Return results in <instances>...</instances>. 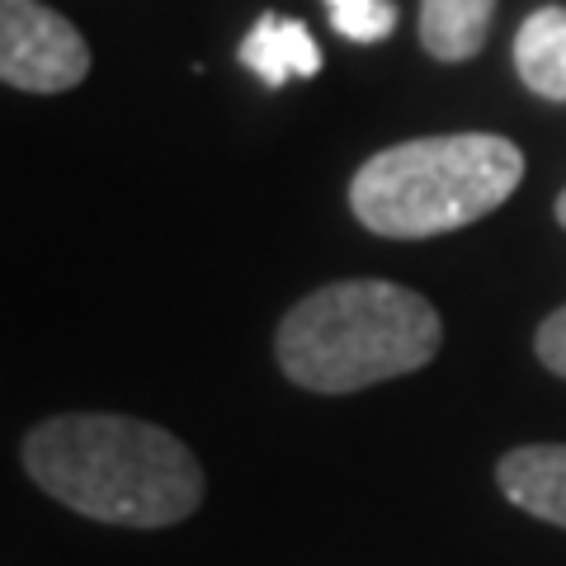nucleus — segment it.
<instances>
[{"label":"nucleus","instance_id":"1","mask_svg":"<svg viewBox=\"0 0 566 566\" xmlns=\"http://www.w3.org/2000/svg\"><path fill=\"white\" fill-rule=\"evenodd\" d=\"M24 468L85 520L161 528L199 510L203 468L185 439L133 416H52L24 439Z\"/></svg>","mask_w":566,"mask_h":566},{"label":"nucleus","instance_id":"2","mask_svg":"<svg viewBox=\"0 0 566 566\" xmlns=\"http://www.w3.org/2000/svg\"><path fill=\"white\" fill-rule=\"evenodd\" d=\"M444 322L430 297L387 279H345L307 293L279 326V368L307 392H359L416 374L439 354Z\"/></svg>","mask_w":566,"mask_h":566},{"label":"nucleus","instance_id":"3","mask_svg":"<svg viewBox=\"0 0 566 566\" xmlns=\"http://www.w3.org/2000/svg\"><path fill=\"white\" fill-rule=\"evenodd\" d=\"M524 180V151L495 133H444L382 147L349 185V208L374 237L424 241L501 208Z\"/></svg>","mask_w":566,"mask_h":566},{"label":"nucleus","instance_id":"4","mask_svg":"<svg viewBox=\"0 0 566 566\" xmlns=\"http://www.w3.org/2000/svg\"><path fill=\"white\" fill-rule=\"evenodd\" d=\"M91 48L66 14L39 0H0V76L29 95H62L85 81Z\"/></svg>","mask_w":566,"mask_h":566},{"label":"nucleus","instance_id":"5","mask_svg":"<svg viewBox=\"0 0 566 566\" xmlns=\"http://www.w3.org/2000/svg\"><path fill=\"white\" fill-rule=\"evenodd\" d=\"M505 501L566 528V444H524L495 463Z\"/></svg>","mask_w":566,"mask_h":566},{"label":"nucleus","instance_id":"6","mask_svg":"<svg viewBox=\"0 0 566 566\" xmlns=\"http://www.w3.org/2000/svg\"><path fill=\"white\" fill-rule=\"evenodd\" d=\"M241 62L255 71L264 85H283L289 76H316L322 71V48L303 20H283V14H260L241 43Z\"/></svg>","mask_w":566,"mask_h":566},{"label":"nucleus","instance_id":"7","mask_svg":"<svg viewBox=\"0 0 566 566\" xmlns=\"http://www.w3.org/2000/svg\"><path fill=\"white\" fill-rule=\"evenodd\" d=\"M515 71L534 95L566 104V6H543L520 24Z\"/></svg>","mask_w":566,"mask_h":566},{"label":"nucleus","instance_id":"8","mask_svg":"<svg viewBox=\"0 0 566 566\" xmlns=\"http://www.w3.org/2000/svg\"><path fill=\"white\" fill-rule=\"evenodd\" d=\"M495 0H420V43L434 62H468L486 48Z\"/></svg>","mask_w":566,"mask_h":566},{"label":"nucleus","instance_id":"9","mask_svg":"<svg viewBox=\"0 0 566 566\" xmlns=\"http://www.w3.org/2000/svg\"><path fill=\"white\" fill-rule=\"evenodd\" d=\"M331 24L349 43H382L397 29V6L392 0H326Z\"/></svg>","mask_w":566,"mask_h":566},{"label":"nucleus","instance_id":"10","mask_svg":"<svg viewBox=\"0 0 566 566\" xmlns=\"http://www.w3.org/2000/svg\"><path fill=\"white\" fill-rule=\"evenodd\" d=\"M534 349H538V359H543V368L547 374H557V378H566V307H557L547 322L538 326V335H534Z\"/></svg>","mask_w":566,"mask_h":566},{"label":"nucleus","instance_id":"11","mask_svg":"<svg viewBox=\"0 0 566 566\" xmlns=\"http://www.w3.org/2000/svg\"><path fill=\"white\" fill-rule=\"evenodd\" d=\"M557 222L566 227V189H562V199H557Z\"/></svg>","mask_w":566,"mask_h":566}]
</instances>
